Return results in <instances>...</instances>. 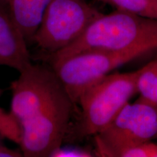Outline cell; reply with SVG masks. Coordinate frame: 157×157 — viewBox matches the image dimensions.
<instances>
[{"label": "cell", "instance_id": "1", "mask_svg": "<svg viewBox=\"0 0 157 157\" xmlns=\"http://www.w3.org/2000/svg\"><path fill=\"white\" fill-rule=\"evenodd\" d=\"M11 84L10 113L25 157H51L66 139L75 104L50 67L31 63Z\"/></svg>", "mask_w": 157, "mask_h": 157}, {"label": "cell", "instance_id": "2", "mask_svg": "<svg viewBox=\"0 0 157 157\" xmlns=\"http://www.w3.org/2000/svg\"><path fill=\"white\" fill-rule=\"evenodd\" d=\"M139 69L127 73L109 74L93 82L77 99L81 112L66 139L79 140L101 132L137 93Z\"/></svg>", "mask_w": 157, "mask_h": 157}, {"label": "cell", "instance_id": "3", "mask_svg": "<svg viewBox=\"0 0 157 157\" xmlns=\"http://www.w3.org/2000/svg\"><path fill=\"white\" fill-rule=\"evenodd\" d=\"M149 42H157V19L117 10L101 15L75 42L48 57L61 58L86 50H119Z\"/></svg>", "mask_w": 157, "mask_h": 157}, {"label": "cell", "instance_id": "4", "mask_svg": "<svg viewBox=\"0 0 157 157\" xmlns=\"http://www.w3.org/2000/svg\"><path fill=\"white\" fill-rule=\"evenodd\" d=\"M157 50V42L139 44L119 50H86L61 58H50V68L76 104L86 87L115 68L143 55Z\"/></svg>", "mask_w": 157, "mask_h": 157}, {"label": "cell", "instance_id": "5", "mask_svg": "<svg viewBox=\"0 0 157 157\" xmlns=\"http://www.w3.org/2000/svg\"><path fill=\"white\" fill-rule=\"evenodd\" d=\"M103 14L87 0H50L32 43L54 53L75 42Z\"/></svg>", "mask_w": 157, "mask_h": 157}, {"label": "cell", "instance_id": "6", "mask_svg": "<svg viewBox=\"0 0 157 157\" xmlns=\"http://www.w3.org/2000/svg\"><path fill=\"white\" fill-rule=\"evenodd\" d=\"M94 137L96 156L115 157L124 148L152 141L157 138V106L141 97L129 102Z\"/></svg>", "mask_w": 157, "mask_h": 157}, {"label": "cell", "instance_id": "7", "mask_svg": "<svg viewBox=\"0 0 157 157\" xmlns=\"http://www.w3.org/2000/svg\"><path fill=\"white\" fill-rule=\"evenodd\" d=\"M31 63L28 43L7 6L0 5V66L21 72Z\"/></svg>", "mask_w": 157, "mask_h": 157}, {"label": "cell", "instance_id": "8", "mask_svg": "<svg viewBox=\"0 0 157 157\" xmlns=\"http://www.w3.org/2000/svg\"><path fill=\"white\" fill-rule=\"evenodd\" d=\"M50 0H7L6 6L27 43L32 42Z\"/></svg>", "mask_w": 157, "mask_h": 157}, {"label": "cell", "instance_id": "9", "mask_svg": "<svg viewBox=\"0 0 157 157\" xmlns=\"http://www.w3.org/2000/svg\"><path fill=\"white\" fill-rule=\"evenodd\" d=\"M137 87L140 97L157 106V58L139 69Z\"/></svg>", "mask_w": 157, "mask_h": 157}, {"label": "cell", "instance_id": "10", "mask_svg": "<svg viewBox=\"0 0 157 157\" xmlns=\"http://www.w3.org/2000/svg\"><path fill=\"white\" fill-rule=\"evenodd\" d=\"M119 10L157 19V0H98Z\"/></svg>", "mask_w": 157, "mask_h": 157}, {"label": "cell", "instance_id": "11", "mask_svg": "<svg viewBox=\"0 0 157 157\" xmlns=\"http://www.w3.org/2000/svg\"><path fill=\"white\" fill-rule=\"evenodd\" d=\"M115 157H157V144L148 141L119 151Z\"/></svg>", "mask_w": 157, "mask_h": 157}, {"label": "cell", "instance_id": "12", "mask_svg": "<svg viewBox=\"0 0 157 157\" xmlns=\"http://www.w3.org/2000/svg\"><path fill=\"white\" fill-rule=\"evenodd\" d=\"M96 156L95 152L78 147H62L51 155V157H92Z\"/></svg>", "mask_w": 157, "mask_h": 157}, {"label": "cell", "instance_id": "13", "mask_svg": "<svg viewBox=\"0 0 157 157\" xmlns=\"http://www.w3.org/2000/svg\"><path fill=\"white\" fill-rule=\"evenodd\" d=\"M23 155L21 151L10 149L7 147L0 145V157H21Z\"/></svg>", "mask_w": 157, "mask_h": 157}, {"label": "cell", "instance_id": "14", "mask_svg": "<svg viewBox=\"0 0 157 157\" xmlns=\"http://www.w3.org/2000/svg\"><path fill=\"white\" fill-rule=\"evenodd\" d=\"M6 1L7 0H0V5H6Z\"/></svg>", "mask_w": 157, "mask_h": 157}, {"label": "cell", "instance_id": "15", "mask_svg": "<svg viewBox=\"0 0 157 157\" xmlns=\"http://www.w3.org/2000/svg\"><path fill=\"white\" fill-rule=\"evenodd\" d=\"M3 92H4V90H3L2 89H1V88H0V98H1V96H2V95Z\"/></svg>", "mask_w": 157, "mask_h": 157}]
</instances>
